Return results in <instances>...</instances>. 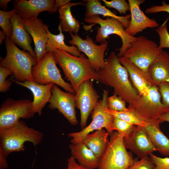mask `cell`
Instances as JSON below:
<instances>
[{
  "label": "cell",
  "mask_w": 169,
  "mask_h": 169,
  "mask_svg": "<svg viewBox=\"0 0 169 169\" xmlns=\"http://www.w3.org/2000/svg\"><path fill=\"white\" fill-rule=\"evenodd\" d=\"M105 61L104 67L97 72L98 81L112 87L114 94L121 97L129 105L132 103L140 95L131 84L126 69L114 51L110 52Z\"/></svg>",
  "instance_id": "6da1fadb"
},
{
  "label": "cell",
  "mask_w": 169,
  "mask_h": 169,
  "mask_svg": "<svg viewBox=\"0 0 169 169\" xmlns=\"http://www.w3.org/2000/svg\"><path fill=\"white\" fill-rule=\"evenodd\" d=\"M48 52L53 53L57 64L62 69L65 78L70 82L75 94L84 81L90 79L98 81L97 72L84 54L76 57L65 51L54 49Z\"/></svg>",
  "instance_id": "7a4b0ae2"
},
{
  "label": "cell",
  "mask_w": 169,
  "mask_h": 169,
  "mask_svg": "<svg viewBox=\"0 0 169 169\" xmlns=\"http://www.w3.org/2000/svg\"><path fill=\"white\" fill-rule=\"evenodd\" d=\"M43 134L40 131L28 127L23 120H19L14 126L0 130V149L7 156L13 152L23 151L24 143L31 142L36 146L43 140Z\"/></svg>",
  "instance_id": "3957f363"
},
{
  "label": "cell",
  "mask_w": 169,
  "mask_h": 169,
  "mask_svg": "<svg viewBox=\"0 0 169 169\" xmlns=\"http://www.w3.org/2000/svg\"><path fill=\"white\" fill-rule=\"evenodd\" d=\"M5 42L7 54L5 58L0 57V66L11 70V79L20 82L33 81L32 69L37 64L36 59L29 52L19 49L8 37Z\"/></svg>",
  "instance_id": "277c9868"
},
{
  "label": "cell",
  "mask_w": 169,
  "mask_h": 169,
  "mask_svg": "<svg viewBox=\"0 0 169 169\" xmlns=\"http://www.w3.org/2000/svg\"><path fill=\"white\" fill-rule=\"evenodd\" d=\"M84 21L94 25L98 24L100 27L97 28V34L95 42L100 44L104 43L106 39L109 38L111 34H116L120 37L122 44L121 47L116 50H119L117 56L120 58L123 57L126 51L130 47L132 43L137 37L129 35L125 32L122 23L116 18L107 17L105 19L101 18L98 15H95L88 17H85Z\"/></svg>",
  "instance_id": "5b68a950"
},
{
  "label": "cell",
  "mask_w": 169,
  "mask_h": 169,
  "mask_svg": "<svg viewBox=\"0 0 169 169\" xmlns=\"http://www.w3.org/2000/svg\"><path fill=\"white\" fill-rule=\"evenodd\" d=\"M107 147L99 160L98 169H128L134 162L124 143V136L117 131L110 134Z\"/></svg>",
  "instance_id": "8992f818"
},
{
  "label": "cell",
  "mask_w": 169,
  "mask_h": 169,
  "mask_svg": "<svg viewBox=\"0 0 169 169\" xmlns=\"http://www.w3.org/2000/svg\"><path fill=\"white\" fill-rule=\"evenodd\" d=\"M161 98L158 87L153 86L147 94L140 96L128 108L142 121L145 122L155 121L169 112V106L162 103Z\"/></svg>",
  "instance_id": "52a82bcc"
},
{
  "label": "cell",
  "mask_w": 169,
  "mask_h": 169,
  "mask_svg": "<svg viewBox=\"0 0 169 169\" xmlns=\"http://www.w3.org/2000/svg\"><path fill=\"white\" fill-rule=\"evenodd\" d=\"M162 50L154 41L141 35L137 37L123 56L148 74L150 66Z\"/></svg>",
  "instance_id": "ba28073f"
},
{
  "label": "cell",
  "mask_w": 169,
  "mask_h": 169,
  "mask_svg": "<svg viewBox=\"0 0 169 169\" xmlns=\"http://www.w3.org/2000/svg\"><path fill=\"white\" fill-rule=\"evenodd\" d=\"M56 64L53 53L48 52L32 67L33 81L42 85L53 83L62 88L67 92L75 95L71 84L62 78Z\"/></svg>",
  "instance_id": "9c48e42d"
},
{
  "label": "cell",
  "mask_w": 169,
  "mask_h": 169,
  "mask_svg": "<svg viewBox=\"0 0 169 169\" xmlns=\"http://www.w3.org/2000/svg\"><path fill=\"white\" fill-rule=\"evenodd\" d=\"M108 91L103 90L102 99L99 100L91 113L92 120L90 123L79 131L68 134L71 143L76 144L82 142L87 135L95 130L105 128L110 135L113 132L112 125L114 117L105 110L108 106Z\"/></svg>",
  "instance_id": "30bf717a"
},
{
  "label": "cell",
  "mask_w": 169,
  "mask_h": 169,
  "mask_svg": "<svg viewBox=\"0 0 169 169\" xmlns=\"http://www.w3.org/2000/svg\"><path fill=\"white\" fill-rule=\"evenodd\" d=\"M32 106V101L29 99L7 98L0 107V130L14 126L20 118L33 117L34 115L30 112Z\"/></svg>",
  "instance_id": "8fae6325"
},
{
  "label": "cell",
  "mask_w": 169,
  "mask_h": 169,
  "mask_svg": "<svg viewBox=\"0 0 169 169\" xmlns=\"http://www.w3.org/2000/svg\"><path fill=\"white\" fill-rule=\"evenodd\" d=\"M69 33L72 39L69 41V43L76 46L80 52L86 55L91 65L97 72L103 68L106 64L105 53L108 46V42L106 41L104 43L98 45L88 36L83 39L77 34Z\"/></svg>",
  "instance_id": "7c38bea8"
},
{
  "label": "cell",
  "mask_w": 169,
  "mask_h": 169,
  "mask_svg": "<svg viewBox=\"0 0 169 169\" xmlns=\"http://www.w3.org/2000/svg\"><path fill=\"white\" fill-rule=\"evenodd\" d=\"M75 96V106L80 111V125L83 129L86 127L89 116L96 106L100 96L90 80L85 81L80 85Z\"/></svg>",
  "instance_id": "4fadbf2b"
},
{
  "label": "cell",
  "mask_w": 169,
  "mask_h": 169,
  "mask_svg": "<svg viewBox=\"0 0 169 169\" xmlns=\"http://www.w3.org/2000/svg\"><path fill=\"white\" fill-rule=\"evenodd\" d=\"M52 96L49 105V109H56L61 113L72 125L77 124L76 115L75 95L61 90L54 84L51 89Z\"/></svg>",
  "instance_id": "5bb4252c"
},
{
  "label": "cell",
  "mask_w": 169,
  "mask_h": 169,
  "mask_svg": "<svg viewBox=\"0 0 169 169\" xmlns=\"http://www.w3.org/2000/svg\"><path fill=\"white\" fill-rule=\"evenodd\" d=\"M123 141L126 148L140 159L157 151L144 128L141 126L135 125L129 134L124 137Z\"/></svg>",
  "instance_id": "9a60e30c"
},
{
  "label": "cell",
  "mask_w": 169,
  "mask_h": 169,
  "mask_svg": "<svg viewBox=\"0 0 169 169\" xmlns=\"http://www.w3.org/2000/svg\"><path fill=\"white\" fill-rule=\"evenodd\" d=\"M21 19L25 29L33 40L37 62L48 52L46 46L48 38L45 24L41 19L37 18L27 19L21 17Z\"/></svg>",
  "instance_id": "2e32d148"
},
{
  "label": "cell",
  "mask_w": 169,
  "mask_h": 169,
  "mask_svg": "<svg viewBox=\"0 0 169 169\" xmlns=\"http://www.w3.org/2000/svg\"><path fill=\"white\" fill-rule=\"evenodd\" d=\"M13 5L19 16L27 19L37 18L44 11L55 13L59 9L54 0H15Z\"/></svg>",
  "instance_id": "e0dca14e"
},
{
  "label": "cell",
  "mask_w": 169,
  "mask_h": 169,
  "mask_svg": "<svg viewBox=\"0 0 169 169\" xmlns=\"http://www.w3.org/2000/svg\"><path fill=\"white\" fill-rule=\"evenodd\" d=\"M128 1L131 18L128 27L125 28L127 33L134 36L147 28H153L159 26L155 20L148 18L141 10L140 5L144 3L145 0H128Z\"/></svg>",
  "instance_id": "ac0fdd59"
},
{
  "label": "cell",
  "mask_w": 169,
  "mask_h": 169,
  "mask_svg": "<svg viewBox=\"0 0 169 169\" xmlns=\"http://www.w3.org/2000/svg\"><path fill=\"white\" fill-rule=\"evenodd\" d=\"M12 82L27 88L33 93V96L31 112L34 115L38 113L39 116L42 114V111L46 104L49 102L51 96V89L54 83L45 85L38 84L33 81H26L24 82L10 79Z\"/></svg>",
  "instance_id": "d6986e66"
},
{
  "label": "cell",
  "mask_w": 169,
  "mask_h": 169,
  "mask_svg": "<svg viewBox=\"0 0 169 169\" xmlns=\"http://www.w3.org/2000/svg\"><path fill=\"white\" fill-rule=\"evenodd\" d=\"M119 60L127 70L133 86L140 96L147 94L150 88L154 86L148 74L143 72L123 56L119 58Z\"/></svg>",
  "instance_id": "ffe728a7"
},
{
  "label": "cell",
  "mask_w": 169,
  "mask_h": 169,
  "mask_svg": "<svg viewBox=\"0 0 169 169\" xmlns=\"http://www.w3.org/2000/svg\"><path fill=\"white\" fill-rule=\"evenodd\" d=\"M148 74L154 85L169 82V54L162 49L150 66Z\"/></svg>",
  "instance_id": "44dd1931"
},
{
  "label": "cell",
  "mask_w": 169,
  "mask_h": 169,
  "mask_svg": "<svg viewBox=\"0 0 169 169\" xmlns=\"http://www.w3.org/2000/svg\"><path fill=\"white\" fill-rule=\"evenodd\" d=\"M10 21L13 30L12 36L10 39L23 50L29 52L36 59L35 53L31 45L32 38L25 29L21 17L15 13L10 18Z\"/></svg>",
  "instance_id": "7402d4cb"
},
{
  "label": "cell",
  "mask_w": 169,
  "mask_h": 169,
  "mask_svg": "<svg viewBox=\"0 0 169 169\" xmlns=\"http://www.w3.org/2000/svg\"><path fill=\"white\" fill-rule=\"evenodd\" d=\"M144 127L157 151L161 155L169 156V139L161 131L159 119L146 122Z\"/></svg>",
  "instance_id": "603a6c76"
},
{
  "label": "cell",
  "mask_w": 169,
  "mask_h": 169,
  "mask_svg": "<svg viewBox=\"0 0 169 169\" xmlns=\"http://www.w3.org/2000/svg\"><path fill=\"white\" fill-rule=\"evenodd\" d=\"M72 156L78 163L87 169L97 168L99 159L83 142L69 146Z\"/></svg>",
  "instance_id": "cb8c5ba5"
},
{
  "label": "cell",
  "mask_w": 169,
  "mask_h": 169,
  "mask_svg": "<svg viewBox=\"0 0 169 169\" xmlns=\"http://www.w3.org/2000/svg\"><path fill=\"white\" fill-rule=\"evenodd\" d=\"M86 8L85 17H90L95 15H102L104 17L113 18L119 20L125 28H127L130 23L131 14L123 16L117 15L111 11L101 4L99 0H83Z\"/></svg>",
  "instance_id": "d4e9b609"
},
{
  "label": "cell",
  "mask_w": 169,
  "mask_h": 169,
  "mask_svg": "<svg viewBox=\"0 0 169 169\" xmlns=\"http://www.w3.org/2000/svg\"><path fill=\"white\" fill-rule=\"evenodd\" d=\"M109 133L103 128L87 135L83 142L99 159L104 153L108 144Z\"/></svg>",
  "instance_id": "484cf974"
},
{
  "label": "cell",
  "mask_w": 169,
  "mask_h": 169,
  "mask_svg": "<svg viewBox=\"0 0 169 169\" xmlns=\"http://www.w3.org/2000/svg\"><path fill=\"white\" fill-rule=\"evenodd\" d=\"M77 5L84 6L83 2L77 3L69 2L58 9L59 19L63 32L77 34L80 28V23L74 17L71 13V8Z\"/></svg>",
  "instance_id": "4316f807"
},
{
  "label": "cell",
  "mask_w": 169,
  "mask_h": 169,
  "mask_svg": "<svg viewBox=\"0 0 169 169\" xmlns=\"http://www.w3.org/2000/svg\"><path fill=\"white\" fill-rule=\"evenodd\" d=\"M44 28L47 31L48 38L46 46L47 52L51 49H57L65 51L75 56L79 57L80 56L81 53L76 46L73 45L69 46L65 44L64 36L60 24H59L58 27L59 33L57 35L51 33L49 29V26L45 24Z\"/></svg>",
  "instance_id": "83f0119b"
},
{
  "label": "cell",
  "mask_w": 169,
  "mask_h": 169,
  "mask_svg": "<svg viewBox=\"0 0 169 169\" xmlns=\"http://www.w3.org/2000/svg\"><path fill=\"white\" fill-rule=\"evenodd\" d=\"M105 110L113 117L118 118L131 125L143 127L146 125V122L140 120L129 110L127 111H116L110 109L108 106Z\"/></svg>",
  "instance_id": "f1b7e54d"
},
{
  "label": "cell",
  "mask_w": 169,
  "mask_h": 169,
  "mask_svg": "<svg viewBox=\"0 0 169 169\" xmlns=\"http://www.w3.org/2000/svg\"><path fill=\"white\" fill-rule=\"evenodd\" d=\"M15 13L16 11L14 8L9 11L0 10V26L7 37L9 38L11 37L13 30L10 19Z\"/></svg>",
  "instance_id": "f546056e"
},
{
  "label": "cell",
  "mask_w": 169,
  "mask_h": 169,
  "mask_svg": "<svg viewBox=\"0 0 169 169\" xmlns=\"http://www.w3.org/2000/svg\"><path fill=\"white\" fill-rule=\"evenodd\" d=\"M135 125H131L118 118L114 117L112 124V130H116L124 136H127L132 131Z\"/></svg>",
  "instance_id": "4dcf8cb0"
},
{
  "label": "cell",
  "mask_w": 169,
  "mask_h": 169,
  "mask_svg": "<svg viewBox=\"0 0 169 169\" xmlns=\"http://www.w3.org/2000/svg\"><path fill=\"white\" fill-rule=\"evenodd\" d=\"M126 102L121 97L116 94L108 97V104L109 108L118 111H127L129 110L126 106Z\"/></svg>",
  "instance_id": "1f68e13d"
},
{
  "label": "cell",
  "mask_w": 169,
  "mask_h": 169,
  "mask_svg": "<svg viewBox=\"0 0 169 169\" xmlns=\"http://www.w3.org/2000/svg\"><path fill=\"white\" fill-rule=\"evenodd\" d=\"M12 72L9 69L0 66V92L5 93L10 89L12 82L10 79H6Z\"/></svg>",
  "instance_id": "d6a6232c"
},
{
  "label": "cell",
  "mask_w": 169,
  "mask_h": 169,
  "mask_svg": "<svg viewBox=\"0 0 169 169\" xmlns=\"http://www.w3.org/2000/svg\"><path fill=\"white\" fill-rule=\"evenodd\" d=\"M166 22V21H165L162 25L156 29L160 39L158 48L161 49L164 48H169V33Z\"/></svg>",
  "instance_id": "836d02e7"
},
{
  "label": "cell",
  "mask_w": 169,
  "mask_h": 169,
  "mask_svg": "<svg viewBox=\"0 0 169 169\" xmlns=\"http://www.w3.org/2000/svg\"><path fill=\"white\" fill-rule=\"evenodd\" d=\"M102 1L106 7L115 9L121 14H125L127 12L130 11L129 4L125 0H112L109 1L102 0Z\"/></svg>",
  "instance_id": "e575fe53"
},
{
  "label": "cell",
  "mask_w": 169,
  "mask_h": 169,
  "mask_svg": "<svg viewBox=\"0 0 169 169\" xmlns=\"http://www.w3.org/2000/svg\"><path fill=\"white\" fill-rule=\"evenodd\" d=\"M155 166L150 157L148 156L135 160L128 169H153Z\"/></svg>",
  "instance_id": "d590c367"
},
{
  "label": "cell",
  "mask_w": 169,
  "mask_h": 169,
  "mask_svg": "<svg viewBox=\"0 0 169 169\" xmlns=\"http://www.w3.org/2000/svg\"><path fill=\"white\" fill-rule=\"evenodd\" d=\"M149 155L155 165L153 169H169V157L161 158L152 153Z\"/></svg>",
  "instance_id": "8d00e7d4"
},
{
  "label": "cell",
  "mask_w": 169,
  "mask_h": 169,
  "mask_svg": "<svg viewBox=\"0 0 169 169\" xmlns=\"http://www.w3.org/2000/svg\"><path fill=\"white\" fill-rule=\"evenodd\" d=\"M157 86L162 98V103L169 106V82L161 83Z\"/></svg>",
  "instance_id": "74e56055"
},
{
  "label": "cell",
  "mask_w": 169,
  "mask_h": 169,
  "mask_svg": "<svg viewBox=\"0 0 169 169\" xmlns=\"http://www.w3.org/2000/svg\"><path fill=\"white\" fill-rule=\"evenodd\" d=\"M147 13H154L161 12H166L169 14V4L163 1L161 5H154L147 8L145 10Z\"/></svg>",
  "instance_id": "f35d334b"
},
{
  "label": "cell",
  "mask_w": 169,
  "mask_h": 169,
  "mask_svg": "<svg viewBox=\"0 0 169 169\" xmlns=\"http://www.w3.org/2000/svg\"><path fill=\"white\" fill-rule=\"evenodd\" d=\"M67 161L66 169H87L77 162L75 159L72 156L67 159Z\"/></svg>",
  "instance_id": "ab89813d"
},
{
  "label": "cell",
  "mask_w": 169,
  "mask_h": 169,
  "mask_svg": "<svg viewBox=\"0 0 169 169\" xmlns=\"http://www.w3.org/2000/svg\"><path fill=\"white\" fill-rule=\"evenodd\" d=\"M6 157L0 149V169H6L8 166Z\"/></svg>",
  "instance_id": "60d3db41"
},
{
  "label": "cell",
  "mask_w": 169,
  "mask_h": 169,
  "mask_svg": "<svg viewBox=\"0 0 169 169\" xmlns=\"http://www.w3.org/2000/svg\"><path fill=\"white\" fill-rule=\"evenodd\" d=\"M70 1V0H56L55 3L56 7L59 8L68 4Z\"/></svg>",
  "instance_id": "b9f144b4"
},
{
  "label": "cell",
  "mask_w": 169,
  "mask_h": 169,
  "mask_svg": "<svg viewBox=\"0 0 169 169\" xmlns=\"http://www.w3.org/2000/svg\"><path fill=\"white\" fill-rule=\"evenodd\" d=\"M11 0H0V7L3 11H6L8 10V4Z\"/></svg>",
  "instance_id": "7bdbcfd3"
},
{
  "label": "cell",
  "mask_w": 169,
  "mask_h": 169,
  "mask_svg": "<svg viewBox=\"0 0 169 169\" xmlns=\"http://www.w3.org/2000/svg\"><path fill=\"white\" fill-rule=\"evenodd\" d=\"M160 123H161L165 121L169 122V112L162 115L159 118Z\"/></svg>",
  "instance_id": "ee69618b"
},
{
  "label": "cell",
  "mask_w": 169,
  "mask_h": 169,
  "mask_svg": "<svg viewBox=\"0 0 169 169\" xmlns=\"http://www.w3.org/2000/svg\"><path fill=\"white\" fill-rule=\"evenodd\" d=\"M7 36L3 30L0 31V44H2L4 40H5Z\"/></svg>",
  "instance_id": "f6af8a7d"
},
{
  "label": "cell",
  "mask_w": 169,
  "mask_h": 169,
  "mask_svg": "<svg viewBox=\"0 0 169 169\" xmlns=\"http://www.w3.org/2000/svg\"><path fill=\"white\" fill-rule=\"evenodd\" d=\"M48 169H49V168H48Z\"/></svg>",
  "instance_id": "bcb514c9"
}]
</instances>
